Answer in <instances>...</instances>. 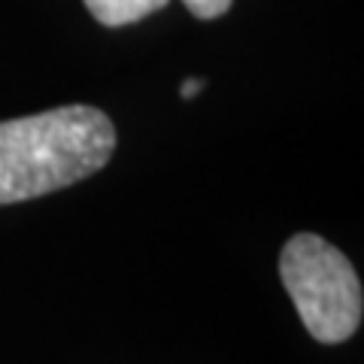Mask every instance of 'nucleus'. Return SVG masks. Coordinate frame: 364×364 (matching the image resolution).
Listing matches in <instances>:
<instances>
[{"label": "nucleus", "mask_w": 364, "mask_h": 364, "mask_svg": "<svg viewBox=\"0 0 364 364\" xmlns=\"http://www.w3.org/2000/svg\"><path fill=\"white\" fill-rule=\"evenodd\" d=\"M279 279L313 340L334 346L358 331L364 313L361 279L337 246L318 234H294L282 246Z\"/></svg>", "instance_id": "nucleus-2"}, {"label": "nucleus", "mask_w": 364, "mask_h": 364, "mask_svg": "<svg viewBox=\"0 0 364 364\" xmlns=\"http://www.w3.org/2000/svg\"><path fill=\"white\" fill-rule=\"evenodd\" d=\"M200 88H203V79H186V82H182V88H179V95H182V97H195Z\"/></svg>", "instance_id": "nucleus-5"}, {"label": "nucleus", "mask_w": 364, "mask_h": 364, "mask_svg": "<svg viewBox=\"0 0 364 364\" xmlns=\"http://www.w3.org/2000/svg\"><path fill=\"white\" fill-rule=\"evenodd\" d=\"M195 18H219L231 9L234 0H182Z\"/></svg>", "instance_id": "nucleus-4"}, {"label": "nucleus", "mask_w": 364, "mask_h": 364, "mask_svg": "<svg viewBox=\"0 0 364 364\" xmlns=\"http://www.w3.org/2000/svg\"><path fill=\"white\" fill-rule=\"evenodd\" d=\"M170 0H85L88 13L95 16L100 25L107 28H124V25H134L146 16L164 9Z\"/></svg>", "instance_id": "nucleus-3"}, {"label": "nucleus", "mask_w": 364, "mask_h": 364, "mask_svg": "<svg viewBox=\"0 0 364 364\" xmlns=\"http://www.w3.org/2000/svg\"><path fill=\"white\" fill-rule=\"evenodd\" d=\"M116 152V124L97 107L70 104L0 122V207L88 179Z\"/></svg>", "instance_id": "nucleus-1"}]
</instances>
